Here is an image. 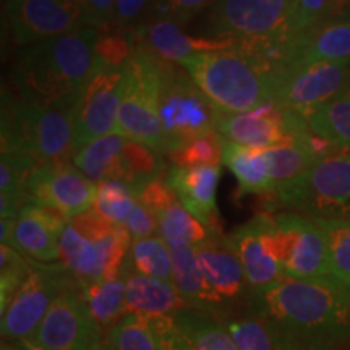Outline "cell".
I'll list each match as a JSON object with an SVG mask.
<instances>
[{
    "label": "cell",
    "instance_id": "1",
    "mask_svg": "<svg viewBox=\"0 0 350 350\" xmlns=\"http://www.w3.org/2000/svg\"><path fill=\"white\" fill-rule=\"evenodd\" d=\"M252 301L275 350H334L350 339V287L332 275L284 278Z\"/></svg>",
    "mask_w": 350,
    "mask_h": 350
},
{
    "label": "cell",
    "instance_id": "2",
    "mask_svg": "<svg viewBox=\"0 0 350 350\" xmlns=\"http://www.w3.org/2000/svg\"><path fill=\"white\" fill-rule=\"evenodd\" d=\"M99 28L78 31L21 47L13 68V85L20 98L44 106L78 103L98 72Z\"/></svg>",
    "mask_w": 350,
    "mask_h": 350
},
{
    "label": "cell",
    "instance_id": "3",
    "mask_svg": "<svg viewBox=\"0 0 350 350\" xmlns=\"http://www.w3.org/2000/svg\"><path fill=\"white\" fill-rule=\"evenodd\" d=\"M78 103L44 106L2 91V152H23L39 164H70Z\"/></svg>",
    "mask_w": 350,
    "mask_h": 350
},
{
    "label": "cell",
    "instance_id": "4",
    "mask_svg": "<svg viewBox=\"0 0 350 350\" xmlns=\"http://www.w3.org/2000/svg\"><path fill=\"white\" fill-rule=\"evenodd\" d=\"M131 242L124 226L90 209L68 219L60 237V262L78 288L117 279L124 274Z\"/></svg>",
    "mask_w": 350,
    "mask_h": 350
},
{
    "label": "cell",
    "instance_id": "5",
    "mask_svg": "<svg viewBox=\"0 0 350 350\" xmlns=\"http://www.w3.org/2000/svg\"><path fill=\"white\" fill-rule=\"evenodd\" d=\"M180 67L221 116L252 112L273 100L271 78L235 49L195 54Z\"/></svg>",
    "mask_w": 350,
    "mask_h": 350
},
{
    "label": "cell",
    "instance_id": "6",
    "mask_svg": "<svg viewBox=\"0 0 350 350\" xmlns=\"http://www.w3.org/2000/svg\"><path fill=\"white\" fill-rule=\"evenodd\" d=\"M163 60L150 51L138 49L125 67L117 133L165 154V133L159 116Z\"/></svg>",
    "mask_w": 350,
    "mask_h": 350
},
{
    "label": "cell",
    "instance_id": "7",
    "mask_svg": "<svg viewBox=\"0 0 350 350\" xmlns=\"http://www.w3.org/2000/svg\"><path fill=\"white\" fill-rule=\"evenodd\" d=\"M273 198L306 217L350 219V151L336 150Z\"/></svg>",
    "mask_w": 350,
    "mask_h": 350
},
{
    "label": "cell",
    "instance_id": "8",
    "mask_svg": "<svg viewBox=\"0 0 350 350\" xmlns=\"http://www.w3.org/2000/svg\"><path fill=\"white\" fill-rule=\"evenodd\" d=\"M159 116L165 133L167 156L188 139L216 130L221 113L185 70L175 68L172 62L163 60Z\"/></svg>",
    "mask_w": 350,
    "mask_h": 350
},
{
    "label": "cell",
    "instance_id": "9",
    "mask_svg": "<svg viewBox=\"0 0 350 350\" xmlns=\"http://www.w3.org/2000/svg\"><path fill=\"white\" fill-rule=\"evenodd\" d=\"M297 0H217L209 13L213 36L232 42L294 36Z\"/></svg>",
    "mask_w": 350,
    "mask_h": 350
},
{
    "label": "cell",
    "instance_id": "10",
    "mask_svg": "<svg viewBox=\"0 0 350 350\" xmlns=\"http://www.w3.org/2000/svg\"><path fill=\"white\" fill-rule=\"evenodd\" d=\"M273 239L275 256L286 278L331 275L325 235L312 217L299 213L275 214Z\"/></svg>",
    "mask_w": 350,
    "mask_h": 350
},
{
    "label": "cell",
    "instance_id": "11",
    "mask_svg": "<svg viewBox=\"0 0 350 350\" xmlns=\"http://www.w3.org/2000/svg\"><path fill=\"white\" fill-rule=\"evenodd\" d=\"M5 13L13 41L20 47L90 28L78 0H7Z\"/></svg>",
    "mask_w": 350,
    "mask_h": 350
},
{
    "label": "cell",
    "instance_id": "12",
    "mask_svg": "<svg viewBox=\"0 0 350 350\" xmlns=\"http://www.w3.org/2000/svg\"><path fill=\"white\" fill-rule=\"evenodd\" d=\"M350 81V64H314L274 81L273 100L284 112L306 117L314 109L344 94Z\"/></svg>",
    "mask_w": 350,
    "mask_h": 350
},
{
    "label": "cell",
    "instance_id": "13",
    "mask_svg": "<svg viewBox=\"0 0 350 350\" xmlns=\"http://www.w3.org/2000/svg\"><path fill=\"white\" fill-rule=\"evenodd\" d=\"M72 287L54 268H33L29 278L2 312V336L7 342L26 344L65 288Z\"/></svg>",
    "mask_w": 350,
    "mask_h": 350
},
{
    "label": "cell",
    "instance_id": "14",
    "mask_svg": "<svg viewBox=\"0 0 350 350\" xmlns=\"http://www.w3.org/2000/svg\"><path fill=\"white\" fill-rule=\"evenodd\" d=\"M124 85L125 68H98L75 107V152L94 139L116 133Z\"/></svg>",
    "mask_w": 350,
    "mask_h": 350
},
{
    "label": "cell",
    "instance_id": "15",
    "mask_svg": "<svg viewBox=\"0 0 350 350\" xmlns=\"http://www.w3.org/2000/svg\"><path fill=\"white\" fill-rule=\"evenodd\" d=\"M31 204L52 209L65 219H72L94 206L98 185L83 175L73 163L39 165L28 180Z\"/></svg>",
    "mask_w": 350,
    "mask_h": 350
},
{
    "label": "cell",
    "instance_id": "16",
    "mask_svg": "<svg viewBox=\"0 0 350 350\" xmlns=\"http://www.w3.org/2000/svg\"><path fill=\"white\" fill-rule=\"evenodd\" d=\"M103 329L91 317L81 288L68 287L54 301L26 344L41 350H83Z\"/></svg>",
    "mask_w": 350,
    "mask_h": 350
},
{
    "label": "cell",
    "instance_id": "17",
    "mask_svg": "<svg viewBox=\"0 0 350 350\" xmlns=\"http://www.w3.org/2000/svg\"><path fill=\"white\" fill-rule=\"evenodd\" d=\"M273 232L274 216L262 213L224 237L242 265L250 294L286 278L281 262L275 256Z\"/></svg>",
    "mask_w": 350,
    "mask_h": 350
},
{
    "label": "cell",
    "instance_id": "18",
    "mask_svg": "<svg viewBox=\"0 0 350 350\" xmlns=\"http://www.w3.org/2000/svg\"><path fill=\"white\" fill-rule=\"evenodd\" d=\"M150 323L163 350H239L224 323L200 310L185 308Z\"/></svg>",
    "mask_w": 350,
    "mask_h": 350
},
{
    "label": "cell",
    "instance_id": "19",
    "mask_svg": "<svg viewBox=\"0 0 350 350\" xmlns=\"http://www.w3.org/2000/svg\"><path fill=\"white\" fill-rule=\"evenodd\" d=\"M138 200L154 214L157 234L169 247H177V245L198 247L213 235H217L183 206L175 191L163 178L144 187L138 195Z\"/></svg>",
    "mask_w": 350,
    "mask_h": 350
},
{
    "label": "cell",
    "instance_id": "20",
    "mask_svg": "<svg viewBox=\"0 0 350 350\" xmlns=\"http://www.w3.org/2000/svg\"><path fill=\"white\" fill-rule=\"evenodd\" d=\"M314 64H350V16L323 21L294 36L286 65L275 80L292 70Z\"/></svg>",
    "mask_w": 350,
    "mask_h": 350
},
{
    "label": "cell",
    "instance_id": "21",
    "mask_svg": "<svg viewBox=\"0 0 350 350\" xmlns=\"http://www.w3.org/2000/svg\"><path fill=\"white\" fill-rule=\"evenodd\" d=\"M216 131L229 142L255 150H269L295 143L286 112L275 107L273 103L252 112L221 116L217 119Z\"/></svg>",
    "mask_w": 350,
    "mask_h": 350
},
{
    "label": "cell",
    "instance_id": "22",
    "mask_svg": "<svg viewBox=\"0 0 350 350\" xmlns=\"http://www.w3.org/2000/svg\"><path fill=\"white\" fill-rule=\"evenodd\" d=\"M137 49L150 51L159 59L172 64L203 52L226 51L234 47V42L221 38H195L182 31L180 25L170 18H159L151 23H143L131 29Z\"/></svg>",
    "mask_w": 350,
    "mask_h": 350
},
{
    "label": "cell",
    "instance_id": "23",
    "mask_svg": "<svg viewBox=\"0 0 350 350\" xmlns=\"http://www.w3.org/2000/svg\"><path fill=\"white\" fill-rule=\"evenodd\" d=\"M221 178V164L177 167L172 165L164 180L175 191L180 203L214 234L222 235L216 191Z\"/></svg>",
    "mask_w": 350,
    "mask_h": 350
},
{
    "label": "cell",
    "instance_id": "24",
    "mask_svg": "<svg viewBox=\"0 0 350 350\" xmlns=\"http://www.w3.org/2000/svg\"><path fill=\"white\" fill-rule=\"evenodd\" d=\"M68 219L52 209L28 204L15 219L8 245L39 262L60 260V237Z\"/></svg>",
    "mask_w": 350,
    "mask_h": 350
},
{
    "label": "cell",
    "instance_id": "25",
    "mask_svg": "<svg viewBox=\"0 0 350 350\" xmlns=\"http://www.w3.org/2000/svg\"><path fill=\"white\" fill-rule=\"evenodd\" d=\"M224 237L226 235H213L195 247V252L209 287L226 305L239 300L250 288L237 255L230 250Z\"/></svg>",
    "mask_w": 350,
    "mask_h": 350
},
{
    "label": "cell",
    "instance_id": "26",
    "mask_svg": "<svg viewBox=\"0 0 350 350\" xmlns=\"http://www.w3.org/2000/svg\"><path fill=\"white\" fill-rule=\"evenodd\" d=\"M126 312L146 319L164 318L188 308L174 282L124 268Z\"/></svg>",
    "mask_w": 350,
    "mask_h": 350
},
{
    "label": "cell",
    "instance_id": "27",
    "mask_svg": "<svg viewBox=\"0 0 350 350\" xmlns=\"http://www.w3.org/2000/svg\"><path fill=\"white\" fill-rule=\"evenodd\" d=\"M172 256V282L180 292L188 308L200 310L214 317V312L224 306L222 300L214 294L200 268L195 247L191 245H177L169 247Z\"/></svg>",
    "mask_w": 350,
    "mask_h": 350
},
{
    "label": "cell",
    "instance_id": "28",
    "mask_svg": "<svg viewBox=\"0 0 350 350\" xmlns=\"http://www.w3.org/2000/svg\"><path fill=\"white\" fill-rule=\"evenodd\" d=\"M224 138V137H222ZM222 164L237 178L242 195H273L266 150H255L222 139Z\"/></svg>",
    "mask_w": 350,
    "mask_h": 350
},
{
    "label": "cell",
    "instance_id": "29",
    "mask_svg": "<svg viewBox=\"0 0 350 350\" xmlns=\"http://www.w3.org/2000/svg\"><path fill=\"white\" fill-rule=\"evenodd\" d=\"M125 143L126 138L117 131L106 135L80 148L73 154L72 163L96 185L106 180H116L119 156Z\"/></svg>",
    "mask_w": 350,
    "mask_h": 350
},
{
    "label": "cell",
    "instance_id": "30",
    "mask_svg": "<svg viewBox=\"0 0 350 350\" xmlns=\"http://www.w3.org/2000/svg\"><path fill=\"white\" fill-rule=\"evenodd\" d=\"M164 170L165 164L159 151L143 143L126 139L119 156L116 180L125 182L138 196L144 187L163 178Z\"/></svg>",
    "mask_w": 350,
    "mask_h": 350
},
{
    "label": "cell",
    "instance_id": "31",
    "mask_svg": "<svg viewBox=\"0 0 350 350\" xmlns=\"http://www.w3.org/2000/svg\"><path fill=\"white\" fill-rule=\"evenodd\" d=\"M81 294L85 297L91 317L94 318L100 329L109 331L129 314L124 274L117 279L94 282L83 287Z\"/></svg>",
    "mask_w": 350,
    "mask_h": 350
},
{
    "label": "cell",
    "instance_id": "32",
    "mask_svg": "<svg viewBox=\"0 0 350 350\" xmlns=\"http://www.w3.org/2000/svg\"><path fill=\"white\" fill-rule=\"evenodd\" d=\"M308 129L336 150L350 151V96L340 94L304 117Z\"/></svg>",
    "mask_w": 350,
    "mask_h": 350
},
{
    "label": "cell",
    "instance_id": "33",
    "mask_svg": "<svg viewBox=\"0 0 350 350\" xmlns=\"http://www.w3.org/2000/svg\"><path fill=\"white\" fill-rule=\"evenodd\" d=\"M125 268L150 278L172 282V256L169 245L159 235L133 240Z\"/></svg>",
    "mask_w": 350,
    "mask_h": 350
},
{
    "label": "cell",
    "instance_id": "34",
    "mask_svg": "<svg viewBox=\"0 0 350 350\" xmlns=\"http://www.w3.org/2000/svg\"><path fill=\"white\" fill-rule=\"evenodd\" d=\"M312 219L325 235L331 275L350 287V219Z\"/></svg>",
    "mask_w": 350,
    "mask_h": 350
},
{
    "label": "cell",
    "instance_id": "35",
    "mask_svg": "<svg viewBox=\"0 0 350 350\" xmlns=\"http://www.w3.org/2000/svg\"><path fill=\"white\" fill-rule=\"evenodd\" d=\"M137 51V42L131 29L117 25L116 21L99 28L98 42H96L99 67L112 70L125 68Z\"/></svg>",
    "mask_w": 350,
    "mask_h": 350
},
{
    "label": "cell",
    "instance_id": "36",
    "mask_svg": "<svg viewBox=\"0 0 350 350\" xmlns=\"http://www.w3.org/2000/svg\"><path fill=\"white\" fill-rule=\"evenodd\" d=\"M109 350H163L150 319L126 314L106 331Z\"/></svg>",
    "mask_w": 350,
    "mask_h": 350
},
{
    "label": "cell",
    "instance_id": "37",
    "mask_svg": "<svg viewBox=\"0 0 350 350\" xmlns=\"http://www.w3.org/2000/svg\"><path fill=\"white\" fill-rule=\"evenodd\" d=\"M137 201V193L125 182L106 180L98 183V193H96L93 209L113 224L124 226Z\"/></svg>",
    "mask_w": 350,
    "mask_h": 350
},
{
    "label": "cell",
    "instance_id": "38",
    "mask_svg": "<svg viewBox=\"0 0 350 350\" xmlns=\"http://www.w3.org/2000/svg\"><path fill=\"white\" fill-rule=\"evenodd\" d=\"M222 135L216 130L201 137L188 139L182 146L167 154L172 165L177 167H196V165L222 164Z\"/></svg>",
    "mask_w": 350,
    "mask_h": 350
},
{
    "label": "cell",
    "instance_id": "39",
    "mask_svg": "<svg viewBox=\"0 0 350 350\" xmlns=\"http://www.w3.org/2000/svg\"><path fill=\"white\" fill-rule=\"evenodd\" d=\"M31 269L20 252H16L10 245H0V310L2 312L29 278Z\"/></svg>",
    "mask_w": 350,
    "mask_h": 350
},
{
    "label": "cell",
    "instance_id": "40",
    "mask_svg": "<svg viewBox=\"0 0 350 350\" xmlns=\"http://www.w3.org/2000/svg\"><path fill=\"white\" fill-rule=\"evenodd\" d=\"M239 350H275L265 325L256 318L224 321Z\"/></svg>",
    "mask_w": 350,
    "mask_h": 350
},
{
    "label": "cell",
    "instance_id": "41",
    "mask_svg": "<svg viewBox=\"0 0 350 350\" xmlns=\"http://www.w3.org/2000/svg\"><path fill=\"white\" fill-rule=\"evenodd\" d=\"M332 2L334 0H297L294 36L308 31L323 21H329Z\"/></svg>",
    "mask_w": 350,
    "mask_h": 350
},
{
    "label": "cell",
    "instance_id": "42",
    "mask_svg": "<svg viewBox=\"0 0 350 350\" xmlns=\"http://www.w3.org/2000/svg\"><path fill=\"white\" fill-rule=\"evenodd\" d=\"M124 227L130 234L131 240H139V239L152 237V235H159L157 234V221L154 214L144 206L139 200L137 201V204H135L133 211L130 213V216L126 217V221L124 222Z\"/></svg>",
    "mask_w": 350,
    "mask_h": 350
},
{
    "label": "cell",
    "instance_id": "43",
    "mask_svg": "<svg viewBox=\"0 0 350 350\" xmlns=\"http://www.w3.org/2000/svg\"><path fill=\"white\" fill-rule=\"evenodd\" d=\"M154 0H117L116 16L112 21L126 29L137 28V23L146 15Z\"/></svg>",
    "mask_w": 350,
    "mask_h": 350
},
{
    "label": "cell",
    "instance_id": "44",
    "mask_svg": "<svg viewBox=\"0 0 350 350\" xmlns=\"http://www.w3.org/2000/svg\"><path fill=\"white\" fill-rule=\"evenodd\" d=\"M217 0H165V12L170 20L187 23L204 8L213 7Z\"/></svg>",
    "mask_w": 350,
    "mask_h": 350
},
{
    "label": "cell",
    "instance_id": "45",
    "mask_svg": "<svg viewBox=\"0 0 350 350\" xmlns=\"http://www.w3.org/2000/svg\"><path fill=\"white\" fill-rule=\"evenodd\" d=\"M78 2L85 8L88 23L93 28H100L111 23L116 16L117 0H78Z\"/></svg>",
    "mask_w": 350,
    "mask_h": 350
},
{
    "label": "cell",
    "instance_id": "46",
    "mask_svg": "<svg viewBox=\"0 0 350 350\" xmlns=\"http://www.w3.org/2000/svg\"><path fill=\"white\" fill-rule=\"evenodd\" d=\"M13 227H15V219H2L0 221V242L2 245H8L10 242Z\"/></svg>",
    "mask_w": 350,
    "mask_h": 350
},
{
    "label": "cell",
    "instance_id": "47",
    "mask_svg": "<svg viewBox=\"0 0 350 350\" xmlns=\"http://www.w3.org/2000/svg\"><path fill=\"white\" fill-rule=\"evenodd\" d=\"M83 350H109L107 338L106 336H103V332H100V334L96 336V338L91 340V342L88 344Z\"/></svg>",
    "mask_w": 350,
    "mask_h": 350
},
{
    "label": "cell",
    "instance_id": "48",
    "mask_svg": "<svg viewBox=\"0 0 350 350\" xmlns=\"http://www.w3.org/2000/svg\"><path fill=\"white\" fill-rule=\"evenodd\" d=\"M2 350H29L26 344H13V342H3Z\"/></svg>",
    "mask_w": 350,
    "mask_h": 350
},
{
    "label": "cell",
    "instance_id": "49",
    "mask_svg": "<svg viewBox=\"0 0 350 350\" xmlns=\"http://www.w3.org/2000/svg\"><path fill=\"white\" fill-rule=\"evenodd\" d=\"M26 345H28L29 350H41V349H38V347H33V345H29V344H26Z\"/></svg>",
    "mask_w": 350,
    "mask_h": 350
},
{
    "label": "cell",
    "instance_id": "50",
    "mask_svg": "<svg viewBox=\"0 0 350 350\" xmlns=\"http://www.w3.org/2000/svg\"><path fill=\"white\" fill-rule=\"evenodd\" d=\"M345 94H349V96H350V81H349V86H347V90H345Z\"/></svg>",
    "mask_w": 350,
    "mask_h": 350
},
{
    "label": "cell",
    "instance_id": "51",
    "mask_svg": "<svg viewBox=\"0 0 350 350\" xmlns=\"http://www.w3.org/2000/svg\"><path fill=\"white\" fill-rule=\"evenodd\" d=\"M3 2H5V0H3Z\"/></svg>",
    "mask_w": 350,
    "mask_h": 350
}]
</instances>
